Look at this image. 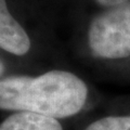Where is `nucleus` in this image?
<instances>
[{"instance_id": "f257e3e1", "label": "nucleus", "mask_w": 130, "mask_h": 130, "mask_svg": "<svg viewBox=\"0 0 130 130\" xmlns=\"http://www.w3.org/2000/svg\"><path fill=\"white\" fill-rule=\"evenodd\" d=\"M87 95L86 84L66 71H50L38 77L9 76L0 80V109L6 111L66 118L83 109Z\"/></svg>"}, {"instance_id": "39448f33", "label": "nucleus", "mask_w": 130, "mask_h": 130, "mask_svg": "<svg viewBox=\"0 0 130 130\" xmlns=\"http://www.w3.org/2000/svg\"><path fill=\"white\" fill-rule=\"evenodd\" d=\"M84 130H130V115L103 117L94 120Z\"/></svg>"}, {"instance_id": "7ed1b4c3", "label": "nucleus", "mask_w": 130, "mask_h": 130, "mask_svg": "<svg viewBox=\"0 0 130 130\" xmlns=\"http://www.w3.org/2000/svg\"><path fill=\"white\" fill-rule=\"evenodd\" d=\"M0 49L15 55H24L30 49L29 36L9 12L6 0H0Z\"/></svg>"}, {"instance_id": "20e7f679", "label": "nucleus", "mask_w": 130, "mask_h": 130, "mask_svg": "<svg viewBox=\"0 0 130 130\" xmlns=\"http://www.w3.org/2000/svg\"><path fill=\"white\" fill-rule=\"evenodd\" d=\"M0 130H63L58 118L34 112H14L0 124Z\"/></svg>"}, {"instance_id": "423d86ee", "label": "nucleus", "mask_w": 130, "mask_h": 130, "mask_svg": "<svg viewBox=\"0 0 130 130\" xmlns=\"http://www.w3.org/2000/svg\"><path fill=\"white\" fill-rule=\"evenodd\" d=\"M95 1L100 6H103L105 8H111L114 6H118V5H121V3L130 1V0H95Z\"/></svg>"}, {"instance_id": "0eeeda50", "label": "nucleus", "mask_w": 130, "mask_h": 130, "mask_svg": "<svg viewBox=\"0 0 130 130\" xmlns=\"http://www.w3.org/2000/svg\"><path fill=\"white\" fill-rule=\"evenodd\" d=\"M3 72H5V64H3V62L0 60V76L3 74Z\"/></svg>"}, {"instance_id": "f03ea898", "label": "nucleus", "mask_w": 130, "mask_h": 130, "mask_svg": "<svg viewBox=\"0 0 130 130\" xmlns=\"http://www.w3.org/2000/svg\"><path fill=\"white\" fill-rule=\"evenodd\" d=\"M88 43L95 58L130 56V1L106 8L95 15L89 26Z\"/></svg>"}]
</instances>
